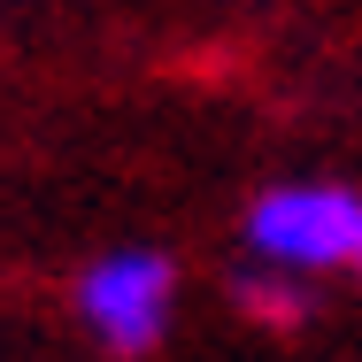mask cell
Here are the masks:
<instances>
[{"label": "cell", "mask_w": 362, "mask_h": 362, "mask_svg": "<svg viewBox=\"0 0 362 362\" xmlns=\"http://www.w3.org/2000/svg\"><path fill=\"white\" fill-rule=\"evenodd\" d=\"M77 300H85V324H93L116 355H146V347L162 339V324H170V262L146 255V247L100 255V262L85 270Z\"/></svg>", "instance_id": "obj_2"}, {"label": "cell", "mask_w": 362, "mask_h": 362, "mask_svg": "<svg viewBox=\"0 0 362 362\" xmlns=\"http://www.w3.org/2000/svg\"><path fill=\"white\" fill-rule=\"evenodd\" d=\"M355 270H362V247H355Z\"/></svg>", "instance_id": "obj_4"}, {"label": "cell", "mask_w": 362, "mask_h": 362, "mask_svg": "<svg viewBox=\"0 0 362 362\" xmlns=\"http://www.w3.org/2000/svg\"><path fill=\"white\" fill-rule=\"evenodd\" d=\"M239 300H247V316H262V324H300V316H308V293L293 286L278 262H270V270H247V278H239Z\"/></svg>", "instance_id": "obj_3"}, {"label": "cell", "mask_w": 362, "mask_h": 362, "mask_svg": "<svg viewBox=\"0 0 362 362\" xmlns=\"http://www.w3.org/2000/svg\"><path fill=\"white\" fill-rule=\"evenodd\" d=\"M247 247L278 270H332L362 247V201L339 185H278L247 209Z\"/></svg>", "instance_id": "obj_1"}]
</instances>
